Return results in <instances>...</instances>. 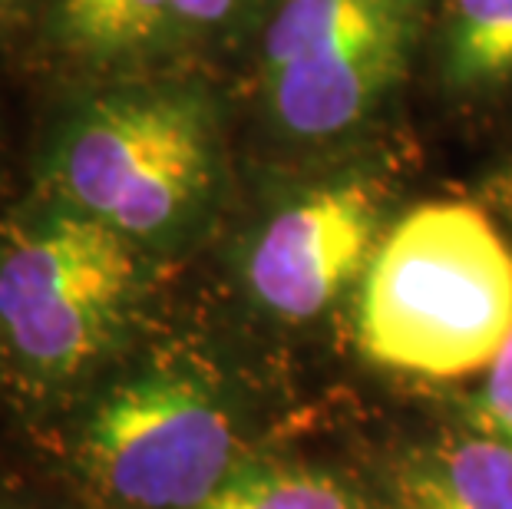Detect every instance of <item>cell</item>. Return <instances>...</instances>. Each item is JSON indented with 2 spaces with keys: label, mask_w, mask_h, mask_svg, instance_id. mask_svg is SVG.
Masks as SVG:
<instances>
[{
  "label": "cell",
  "mask_w": 512,
  "mask_h": 509,
  "mask_svg": "<svg viewBox=\"0 0 512 509\" xmlns=\"http://www.w3.org/2000/svg\"><path fill=\"white\" fill-rule=\"evenodd\" d=\"M225 176L222 106L179 73L86 80L63 93L30 162V192L90 215L152 258L192 242Z\"/></svg>",
  "instance_id": "6da1fadb"
},
{
  "label": "cell",
  "mask_w": 512,
  "mask_h": 509,
  "mask_svg": "<svg viewBox=\"0 0 512 509\" xmlns=\"http://www.w3.org/2000/svg\"><path fill=\"white\" fill-rule=\"evenodd\" d=\"M152 255L37 192L0 209V400L57 414L133 334Z\"/></svg>",
  "instance_id": "7a4b0ae2"
},
{
  "label": "cell",
  "mask_w": 512,
  "mask_h": 509,
  "mask_svg": "<svg viewBox=\"0 0 512 509\" xmlns=\"http://www.w3.org/2000/svg\"><path fill=\"white\" fill-rule=\"evenodd\" d=\"M509 334L512 248L476 205H417L384 235L357 311L370 361L450 381L493 364Z\"/></svg>",
  "instance_id": "3957f363"
},
{
  "label": "cell",
  "mask_w": 512,
  "mask_h": 509,
  "mask_svg": "<svg viewBox=\"0 0 512 509\" xmlns=\"http://www.w3.org/2000/svg\"><path fill=\"white\" fill-rule=\"evenodd\" d=\"M245 463L235 407L189 361L100 384L70 437L76 480L106 509H195Z\"/></svg>",
  "instance_id": "277c9868"
},
{
  "label": "cell",
  "mask_w": 512,
  "mask_h": 509,
  "mask_svg": "<svg viewBox=\"0 0 512 509\" xmlns=\"http://www.w3.org/2000/svg\"><path fill=\"white\" fill-rule=\"evenodd\" d=\"M410 0H275L261 30V96L291 139L344 136L397 90L413 47Z\"/></svg>",
  "instance_id": "5b68a950"
},
{
  "label": "cell",
  "mask_w": 512,
  "mask_h": 509,
  "mask_svg": "<svg viewBox=\"0 0 512 509\" xmlns=\"http://www.w3.org/2000/svg\"><path fill=\"white\" fill-rule=\"evenodd\" d=\"M384 196L370 179H337L285 202L248 238L242 278L268 314L308 321L331 308L377 255Z\"/></svg>",
  "instance_id": "8992f818"
},
{
  "label": "cell",
  "mask_w": 512,
  "mask_h": 509,
  "mask_svg": "<svg viewBox=\"0 0 512 509\" xmlns=\"http://www.w3.org/2000/svg\"><path fill=\"white\" fill-rule=\"evenodd\" d=\"M76 80H116L179 60L172 0H43L34 53Z\"/></svg>",
  "instance_id": "52a82bcc"
},
{
  "label": "cell",
  "mask_w": 512,
  "mask_h": 509,
  "mask_svg": "<svg viewBox=\"0 0 512 509\" xmlns=\"http://www.w3.org/2000/svg\"><path fill=\"white\" fill-rule=\"evenodd\" d=\"M390 509H512V447L486 433L410 453L390 483Z\"/></svg>",
  "instance_id": "ba28073f"
},
{
  "label": "cell",
  "mask_w": 512,
  "mask_h": 509,
  "mask_svg": "<svg viewBox=\"0 0 512 509\" xmlns=\"http://www.w3.org/2000/svg\"><path fill=\"white\" fill-rule=\"evenodd\" d=\"M443 70L460 90L512 80V0H446Z\"/></svg>",
  "instance_id": "9c48e42d"
},
{
  "label": "cell",
  "mask_w": 512,
  "mask_h": 509,
  "mask_svg": "<svg viewBox=\"0 0 512 509\" xmlns=\"http://www.w3.org/2000/svg\"><path fill=\"white\" fill-rule=\"evenodd\" d=\"M195 509H357V500L328 470L248 460Z\"/></svg>",
  "instance_id": "30bf717a"
},
{
  "label": "cell",
  "mask_w": 512,
  "mask_h": 509,
  "mask_svg": "<svg viewBox=\"0 0 512 509\" xmlns=\"http://www.w3.org/2000/svg\"><path fill=\"white\" fill-rule=\"evenodd\" d=\"M176 4L179 53H195L232 43L245 27H252L265 0H172Z\"/></svg>",
  "instance_id": "8fae6325"
},
{
  "label": "cell",
  "mask_w": 512,
  "mask_h": 509,
  "mask_svg": "<svg viewBox=\"0 0 512 509\" xmlns=\"http://www.w3.org/2000/svg\"><path fill=\"white\" fill-rule=\"evenodd\" d=\"M483 424L489 427V437L512 447V334L506 348L489 364L486 391H483Z\"/></svg>",
  "instance_id": "7c38bea8"
},
{
  "label": "cell",
  "mask_w": 512,
  "mask_h": 509,
  "mask_svg": "<svg viewBox=\"0 0 512 509\" xmlns=\"http://www.w3.org/2000/svg\"><path fill=\"white\" fill-rule=\"evenodd\" d=\"M43 0H0V57L7 63L34 53Z\"/></svg>",
  "instance_id": "4fadbf2b"
},
{
  "label": "cell",
  "mask_w": 512,
  "mask_h": 509,
  "mask_svg": "<svg viewBox=\"0 0 512 509\" xmlns=\"http://www.w3.org/2000/svg\"><path fill=\"white\" fill-rule=\"evenodd\" d=\"M0 509H47L40 500H34V496L27 493H17L10 490V486H0Z\"/></svg>",
  "instance_id": "5bb4252c"
},
{
  "label": "cell",
  "mask_w": 512,
  "mask_h": 509,
  "mask_svg": "<svg viewBox=\"0 0 512 509\" xmlns=\"http://www.w3.org/2000/svg\"><path fill=\"white\" fill-rule=\"evenodd\" d=\"M410 4H417V0H410Z\"/></svg>",
  "instance_id": "9a60e30c"
}]
</instances>
